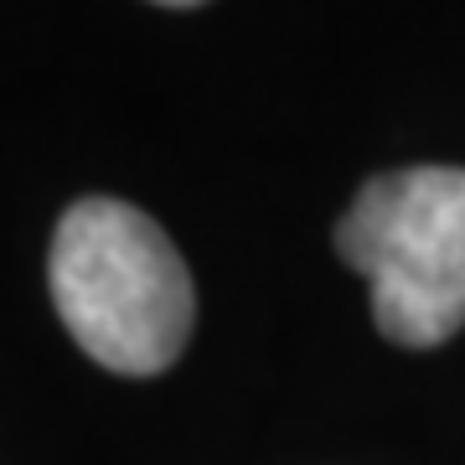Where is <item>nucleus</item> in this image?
<instances>
[{
    "label": "nucleus",
    "mask_w": 465,
    "mask_h": 465,
    "mask_svg": "<svg viewBox=\"0 0 465 465\" xmlns=\"http://www.w3.org/2000/svg\"><path fill=\"white\" fill-rule=\"evenodd\" d=\"M52 300L67 336L109 372L150 378L182 357L197 295L182 253L140 207L73 202L52 238Z\"/></svg>",
    "instance_id": "nucleus-1"
},
{
    "label": "nucleus",
    "mask_w": 465,
    "mask_h": 465,
    "mask_svg": "<svg viewBox=\"0 0 465 465\" xmlns=\"http://www.w3.org/2000/svg\"><path fill=\"white\" fill-rule=\"evenodd\" d=\"M336 253L372 290V321L399 347H440L465 326V171H388L351 197Z\"/></svg>",
    "instance_id": "nucleus-2"
},
{
    "label": "nucleus",
    "mask_w": 465,
    "mask_h": 465,
    "mask_svg": "<svg viewBox=\"0 0 465 465\" xmlns=\"http://www.w3.org/2000/svg\"><path fill=\"white\" fill-rule=\"evenodd\" d=\"M155 5H176V11H186V5H202V0H155Z\"/></svg>",
    "instance_id": "nucleus-3"
}]
</instances>
